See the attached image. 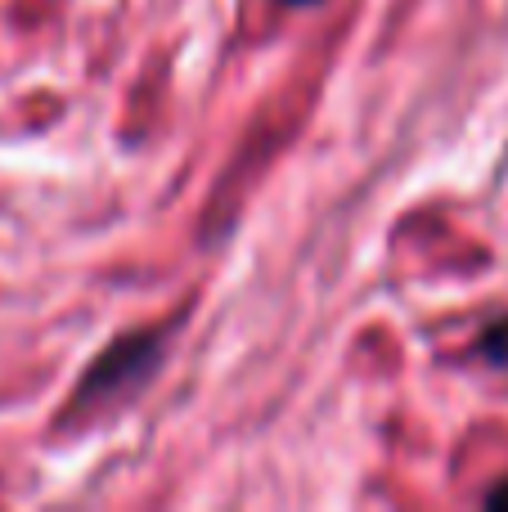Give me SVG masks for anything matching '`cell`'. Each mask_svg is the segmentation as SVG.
Here are the masks:
<instances>
[{
  "label": "cell",
  "mask_w": 508,
  "mask_h": 512,
  "mask_svg": "<svg viewBox=\"0 0 508 512\" xmlns=\"http://www.w3.org/2000/svg\"><path fill=\"white\" fill-rule=\"evenodd\" d=\"M167 346H171V328H144V333H131V337H122V342H113L95 364H90L81 387L72 391L68 414L86 418L90 409L122 405L126 396H135V391L158 373Z\"/></svg>",
  "instance_id": "obj_1"
},
{
  "label": "cell",
  "mask_w": 508,
  "mask_h": 512,
  "mask_svg": "<svg viewBox=\"0 0 508 512\" xmlns=\"http://www.w3.org/2000/svg\"><path fill=\"white\" fill-rule=\"evenodd\" d=\"M482 355L491 364H500V369H508V315L504 319H495L491 328H486V337H482Z\"/></svg>",
  "instance_id": "obj_2"
},
{
  "label": "cell",
  "mask_w": 508,
  "mask_h": 512,
  "mask_svg": "<svg viewBox=\"0 0 508 512\" xmlns=\"http://www.w3.org/2000/svg\"><path fill=\"white\" fill-rule=\"evenodd\" d=\"M486 504H491V508H508V486L491 490V495H486Z\"/></svg>",
  "instance_id": "obj_3"
},
{
  "label": "cell",
  "mask_w": 508,
  "mask_h": 512,
  "mask_svg": "<svg viewBox=\"0 0 508 512\" xmlns=\"http://www.w3.org/2000/svg\"><path fill=\"white\" fill-rule=\"evenodd\" d=\"M279 5H288V9H311V5H320V0H279Z\"/></svg>",
  "instance_id": "obj_4"
}]
</instances>
